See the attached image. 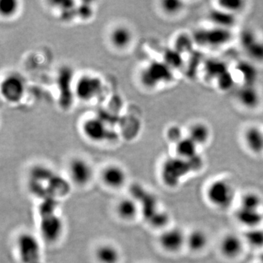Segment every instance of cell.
I'll return each mask as SVG.
<instances>
[{
	"label": "cell",
	"mask_w": 263,
	"mask_h": 263,
	"mask_svg": "<svg viewBox=\"0 0 263 263\" xmlns=\"http://www.w3.org/2000/svg\"><path fill=\"white\" fill-rule=\"evenodd\" d=\"M205 195L212 206L218 210L224 211L233 205L236 197V189L229 179L221 178L208 184Z\"/></svg>",
	"instance_id": "1"
},
{
	"label": "cell",
	"mask_w": 263,
	"mask_h": 263,
	"mask_svg": "<svg viewBox=\"0 0 263 263\" xmlns=\"http://www.w3.org/2000/svg\"><path fill=\"white\" fill-rule=\"evenodd\" d=\"M190 172L187 160L176 157L165 161L161 171V179L166 186L175 187Z\"/></svg>",
	"instance_id": "2"
},
{
	"label": "cell",
	"mask_w": 263,
	"mask_h": 263,
	"mask_svg": "<svg viewBox=\"0 0 263 263\" xmlns=\"http://www.w3.org/2000/svg\"><path fill=\"white\" fill-rule=\"evenodd\" d=\"M18 256L23 263H36L41 255L40 240L32 233H22L16 239Z\"/></svg>",
	"instance_id": "3"
},
{
	"label": "cell",
	"mask_w": 263,
	"mask_h": 263,
	"mask_svg": "<svg viewBox=\"0 0 263 263\" xmlns=\"http://www.w3.org/2000/svg\"><path fill=\"white\" fill-rule=\"evenodd\" d=\"M186 233L178 227L165 228L159 235L158 243L164 252L177 254L186 247Z\"/></svg>",
	"instance_id": "4"
},
{
	"label": "cell",
	"mask_w": 263,
	"mask_h": 263,
	"mask_svg": "<svg viewBox=\"0 0 263 263\" xmlns=\"http://www.w3.org/2000/svg\"><path fill=\"white\" fill-rule=\"evenodd\" d=\"M246 247L243 236L235 233H228L221 237L219 250L224 258L229 260L238 259L243 254Z\"/></svg>",
	"instance_id": "5"
},
{
	"label": "cell",
	"mask_w": 263,
	"mask_h": 263,
	"mask_svg": "<svg viewBox=\"0 0 263 263\" xmlns=\"http://www.w3.org/2000/svg\"><path fill=\"white\" fill-rule=\"evenodd\" d=\"M40 231L43 239L48 243L58 241L64 232V223L60 216L49 214L44 216L40 224Z\"/></svg>",
	"instance_id": "6"
},
{
	"label": "cell",
	"mask_w": 263,
	"mask_h": 263,
	"mask_svg": "<svg viewBox=\"0 0 263 263\" xmlns=\"http://www.w3.org/2000/svg\"><path fill=\"white\" fill-rule=\"evenodd\" d=\"M69 174L76 185L84 186L91 181L94 171L87 161L82 158H76L71 161L69 164Z\"/></svg>",
	"instance_id": "7"
},
{
	"label": "cell",
	"mask_w": 263,
	"mask_h": 263,
	"mask_svg": "<svg viewBox=\"0 0 263 263\" xmlns=\"http://www.w3.org/2000/svg\"><path fill=\"white\" fill-rule=\"evenodd\" d=\"M171 71L165 63H152L141 74V81L147 87H154L162 81L169 80Z\"/></svg>",
	"instance_id": "8"
},
{
	"label": "cell",
	"mask_w": 263,
	"mask_h": 263,
	"mask_svg": "<svg viewBox=\"0 0 263 263\" xmlns=\"http://www.w3.org/2000/svg\"><path fill=\"white\" fill-rule=\"evenodd\" d=\"M102 82L98 78L85 76L78 81L76 85V95L85 101L91 100L100 93Z\"/></svg>",
	"instance_id": "9"
},
{
	"label": "cell",
	"mask_w": 263,
	"mask_h": 263,
	"mask_svg": "<svg viewBox=\"0 0 263 263\" xmlns=\"http://www.w3.org/2000/svg\"><path fill=\"white\" fill-rule=\"evenodd\" d=\"M1 92L7 101L18 102L24 95V82L18 76H10L2 84Z\"/></svg>",
	"instance_id": "10"
},
{
	"label": "cell",
	"mask_w": 263,
	"mask_h": 263,
	"mask_svg": "<svg viewBox=\"0 0 263 263\" xmlns=\"http://www.w3.org/2000/svg\"><path fill=\"white\" fill-rule=\"evenodd\" d=\"M101 178L105 186L117 190L125 184L127 174L120 166L111 164L103 170Z\"/></svg>",
	"instance_id": "11"
},
{
	"label": "cell",
	"mask_w": 263,
	"mask_h": 263,
	"mask_svg": "<svg viewBox=\"0 0 263 263\" xmlns=\"http://www.w3.org/2000/svg\"><path fill=\"white\" fill-rule=\"evenodd\" d=\"M235 218L247 230L259 228L262 227L263 222V211L253 210L239 206L235 211Z\"/></svg>",
	"instance_id": "12"
},
{
	"label": "cell",
	"mask_w": 263,
	"mask_h": 263,
	"mask_svg": "<svg viewBox=\"0 0 263 263\" xmlns=\"http://www.w3.org/2000/svg\"><path fill=\"white\" fill-rule=\"evenodd\" d=\"M140 210L139 203L136 197H123L116 205V212L118 216L124 221H132L136 219Z\"/></svg>",
	"instance_id": "13"
},
{
	"label": "cell",
	"mask_w": 263,
	"mask_h": 263,
	"mask_svg": "<svg viewBox=\"0 0 263 263\" xmlns=\"http://www.w3.org/2000/svg\"><path fill=\"white\" fill-rule=\"evenodd\" d=\"M209 243V235L204 230L195 228L186 233V247L193 253L203 252Z\"/></svg>",
	"instance_id": "14"
},
{
	"label": "cell",
	"mask_w": 263,
	"mask_h": 263,
	"mask_svg": "<svg viewBox=\"0 0 263 263\" xmlns=\"http://www.w3.org/2000/svg\"><path fill=\"white\" fill-rule=\"evenodd\" d=\"M245 143L251 153L259 155L263 153V131L253 126L245 131Z\"/></svg>",
	"instance_id": "15"
},
{
	"label": "cell",
	"mask_w": 263,
	"mask_h": 263,
	"mask_svg": "<svg viewBox=\"0 0 263 263\" xmlns=\"http://www.w3.org/2000/svg\"><path fill=\"white\" fill-rule=\"evenodd\" d=\"M241 43L252 60L263 61V42L257 41L253 33L245 32L242 35Z\"/></svg>",
	"instance_id": "16"
},
{
	"label": "cell",
	"mask_w": 263,
	"mask_h": 263,
	"mask_svg": "<svg viewBox=\"0 0 263 263\" xmlns=\"http://www.w3.org/2000/svg\"><path fill=\"white\" fill-rule=\"evenodd\" d=\"M83 130L87 138L93 141H103L108 137L105 124L98 119H89L83 126Z\"/></svg>",
	"instance_id": "17"
},
{
	"label": "cell",
	"mask_w": 263,
	"mask_h": 263,
	"mask_svg": "<svg viewBox=\"0 0 263 263\" xmlns=\"http://www.w3.org/2000/svg\"><path fill=\"white\" fill-rule=\"evenodd\" d=\"M95 259L99 263H119L121 254L119 249L111 243H103L96 249Z\"/></svg>",
	"instance_id": "18"
},
{
	"label": "cell",
	"mask_w": 263,
	"mask_h": 263,
	"mask_svg": "<svg viewBox=\"0 0 263 263\" xmlns=\"http://www.w3.org/2000/svg\"><path fill=\"white\" fill-rule=\"evenodd\" d=\"M188 138L197 146L205 144L210 138V129L203 123H195L190 127Z\"/></svg>",
	"instance_id": "19"
},
{
	"label": "cell",
	"mask_w": 263,
	"mask_h": 263,
	"mask_svg": "<svg viewBox=\"0 0 263 263\" xmlns=\"http://www.w3.org/2000/svg\"><path fill=\"white\" fill-rule=\"evenodd\" d=\"M197 147L190 138H183L176 143V152L177 157L183 160H190L197 155Z\"/></svg>",
	"instance_id": "20"
},
{
	"label": "cell",
	"mask_w": 263,
	"mask_h": 263,
	"mask_svg": "<svg viewBox=\"0 0 263 263\" xmlns=\"http://www.w3.org/2000/svg\"><path fill=\"white\" fill-rule=\"evenodd\" d=\"M246 245L254 249H263V228H252L246 230L243 235Z\"/></svg>",
	"instance_id": "21"
},
{
	"label": "cell",
	"mask_w": 263,
	"mask_h": 263,
	"mask_svg": "<svg viewBox=\"0 0 263 263\" xmlns=\"http://www.w3.org/2000/svg\"><path fill=\"white\" fill-rule=\"evenodd\" d=\"M132 33L129 29L124 27H117L114 29L110 35L112 44L117 48H123L127 47L131 42Z\"/></svg>",
	"instance_id": "22"
},
{
	"label": "cell",
	"mask_w": 263,
	"mask_h": 263,
	"mask_svg": "<svg viewBox=\"0 0 263 263\" xmlns=\"http://www.w3.org/2000/svg\"><path fill=\"white\" fill-rule=\"evenodd\" d=\"M239 206L253 210H262V197L256 192H247L240 197Z\"/></svg>",
	"instance_id": "23"
},
{
	"label": "cell",
	"mask_w": 263,
	"mask_h": 263,
	"mask_svg": "<svg viewBox=\"0 0 263 263\" xmlns=\"http://www.w3.org/2000/svg\"><path fill=\"white\" fill-rule=\"evenodd\" d=\"M199 37H202V43H211V45H219L227 42L229 40V34L227 29H212L205 32V35L200 34Z\"/></svg>",
	"instance_id": "24"
},
{
	"label": "cell",
	"mask_w": 263,
	"mask_h": 263,
	"mask_svg": "<svg viewBox=\"0 0 263 263\" xmlns=\"http://www.w3.org/2000/svg\"><path fill=\"white\" fill-rule=\"evenodd\" d=\"M238 99L245 106L253 108L259 103V94L257 90L248 85L239 91Z\"/></svg>",
	"instance_id": "25"
},
{
	"label": "cell",
	"mask_w": 263,
	"mask_h": 263,
	"mask_svg": "<svg viewBox=\"0 0 263 263\" xmlns=\"http://www.w3.org/2000/svg\"><path fill=\"white\" fill-rule=\"evenodd\" d=\"M218 7L220 10L227 13L234 14L235 12H239L245 8V3L242 1H220L218 3Z\"/></svg>",
	"instance_id": "26"
},
{
	"label": "cell",
	"mask_w": 263,
	"mask_h": 263,
	"mask_svg": "<svg viewBox=\"0 0 263 263\" xmlns=\"http://www.w3.org/2000/svg\"><path fill=\"white\" fill-rule=\"evenodd\" d=\"M232 15L233 14H231V13H227L224 10H219L213 13L212 18L215 23L221 24L222 27H226V26H229L234 22L233 18H229V17H232Z\"/></svg>",
	"instance_id": "27"
},
{
	"label": "cell",
	"mask_w": 263,
	"mask_h": 263,
	"mask_svg": "<svg viewBox=\"0 0 263 263\" xmlns=\"http://www.w3.org/2000/svg\"><path fill=\"white\" fill-rule=\"evenodd\" d=\"M18 3L14 0H2L0 3V11L5 16H9L15 13L17 10Z\"/></svg>",
	"instance_id": "28"
},
{
	"label": "cell",
	"mask_w": 263,
	"mask_h": 263,
	"mask_svg": "<svg viewBox=\"0 0 263 263\" xmlns=\"http://www.w3.org/2000/svg\"><path fill=\"white\" fill-rule=\"evenodd\" d=\"M164 11L169 14H175L182 8V3L179 1H164L162 3Z\"/></svg>",
	"instance_id": "29"
},
{
	"label": "cell",
	"mask_w": 263,
	"mask_h": 263,
	"mask_svg": "<svg viewBox=\"0 0 263 263\" xmlns=\"http://www.w3.org/2000/svg\"><path fill=\"white\" fill-rule=\"evenodd\" d=\"M181 134L182 133H181V129L176 127H171L167 131V137H168L170 141H174L176 143L183 139Z\"/></svg>",
	"instance_id": "30"
},
{
	"label": "cell",
	"mask_w": 263,
	"mask_h": 263,
	"mask_svg": "<svg viewBox=\"0 0 263 263\" xmlns=\"http://www.w3.org/2000/svg\"><path fill=\"white\" fill-rule=\"evenodd\" d=\"M258 263H260V262H259Z\"/></svg>",
	"instance_id": "31"
}]
</instances>
